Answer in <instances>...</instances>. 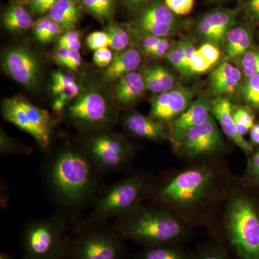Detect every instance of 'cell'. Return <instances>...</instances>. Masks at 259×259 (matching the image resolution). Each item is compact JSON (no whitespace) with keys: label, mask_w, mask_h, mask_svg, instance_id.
Listing matches in <instances>:
<instances>
[{"label":"cell","mask_w":259,"mask_h":259,"mask_svg":"<svg viewBox=\"0 0 259 259\" xmlns=\"http://www.w3.org/2000/svg\"><path fill=\"white\" fill-rule=\"evenodd\" d=\"M212 161L197 162L159 182L152 180L146 199L192 227L205 224L212 207L228 190L223 172Z\"/></svg>","instance_id":"1"},{"label":"cell","mask_w":259,"mask_h":259,"mask_svg":"<svg viewBox=\"0 0 259 259\" xmlns=\"http://www.w3.org/2000/svg\"><path fill=\"white\" fill-rule=\"evenodd\" d=\"M42 162L44 183L49 197L69 221H79L102 189V173L83 146L48 150Z\"/></svg>","instance_id":"2"},{"label":"cell","mask_w":259,"mask_h":259,"mask_svg":"<svg viewBox=\"0 0 259 259\" xmlns=\"http://www.w3.org/2000/svg\"><path fill=\"white\" fill-rule=\"evenodd\" d=\"M114 226L125 239L144 248L183 245L192 236V227L168 209L140 204L114 220Z\"/></svg>","instance_id":"3"},{"label":"cell","mask_w":259,"mask_h":259,"mask_svg":"<svg viewBox=\"0 0 259 259\" xmlns=\"http://www.w3.org/2000/svg\"><path fill=\"white\" fill-rule=\"evenodd\" d=\"M221 244L236 259H259V206L245 190L228 191Z\"/></svg>","instance_id":"4"},{"label":"cell","mask_w":259,"mask_h":259,"mask_svg":"<svg viewBox=\"0 0 259 259\" xmlns=\"http://www.w3.org/2000/svg\"><path fill=\"white\" fill-rule=\"evenodd\" d=\"M146 173H136L102 187L88 214L74 226L73 233L97 223L123 215L147 198L151 181Z\"/></svg>","instance_id":"5"},{"label":"cell","mask_w":259,"mask_h":259,"mask_svg":"<svg viewBox=\"0 0 259 259\" xmlns=\"http://www.w3.org/2000/svg\"><path fill=\"white\" fill-rule=\"evenodd\" d=\"M69 221L62 214L28 221L21 233L23 259H65L69 249Z\"/></svg>","instance_id":"6"},{"label":"cell","mask_w":259,"mask_h":259,"mask_svg":"<svg viewBox=\"0 0 259 259\" xmlns=\"http://www.w3.org/2000/svg\"><path fill=\"white\" fill-rule=\"evenodd\" d=\"M65 259H125L123 238L114 224L97 223L74 233Z\"/></svg>","instance_id":"7"},{"label":"cell","mask_w":259,"mask_h":259,"mask_svg":"<svg viewBox=\"0 0 259 259\" xmlns=\"http://www.w3.org/2000/svg\"><path fill=\"white\" fill-rule=\"evenodd\" d=\"M90 133L82 141V146L102 174L122 171L129 166L135 151L124 138L105 129Z\"/></svg>","instance_id":"8"},{"label":"cell","mask_w":259,"mask_h":259,"mask_svg":"<svg viewBox=\"0 0 259 259\" xmlns=\"http://www.w3.org/2000/svg\"><path fill=\"white\" fill-rule=\"evenodd\" d=\"M2 114L5 120L30 134L42 151L50 148L54 125L47 110L21 97H13L3 102Z\"/></svg>","instance_id":"9"},{"label":"cell","mask_w":259,"mask_h":259,"mask_svg":"<svg viewBox=\"0 0 259 259\" xmlns=\"http://www.w3.org/2000/svg\"><path fill=\"white\" fill-rule=\"evenodd\" d=\"M173 147L177 156L194 163L211 161L226 151L224 139L212 115L202 125L187 131Z\"/></svg>","instance_id":"10"},{"label":"cell","mask_w":259,"mask_h":259,"mask_svg":"<svg viewBox=\"0 0 259 259\" xmlns=\"http://www.w3.org/2000/svg\"><path fill=\"white\" fill-rule=\"evenodd\" d=\"M67 117L75 125L90 132L106 129L115 117L106 99L94 91L85 93L71 104Z\"/></svg>","instance_id":"11"},{"label":"cell","mask_w":259,"mask_h":259,"mask_svg":"<svg viewBox=\"0 0 259 259\" xmlns=\"http://www.w3.org/2000/svg\"><path fill=\"white\" fill-rule=\"evenodd\" d=\"M135 24L144 35L166 37L180 31L183 22L163 0H151L139 10Z\"/></svg>","instance_id":"12"},{"label":"cell","mask_w":259,"mask_h":259,"mask_svg":"<svg viewBox=\"0 0 259 259\" xmlns=\"http://www.w3.org/2000/svg\"><path fill=\"white\" fill-rule=\"evenodd\" d=\"M7 74L28 90L37 88L40 79V65L28 48L15 47L5 51L2 61Z\"/></svg>","instance_id":"13"},{"label":"cell","mask_w":259,"mask_h":259,"mask_svg":"<svg viewBox=\"0 0 259 259\" xmlns=\"http://www.w3.org/2000/svg\"><path fill=\"white\" fill-rule=\"evenodd\" d=\"M240 8H214L201 15L194 30L199 38L223 47L227 34L236 25Z\"/></svg>","instance_id":"14"},{"label":"cell","mask_w":259,"mask_h":259,"mask_svg":"<svg viewBox=\"0 0 259 259\" xmlns=\"http://www.w3.org/2000/svg\"><path fill=\"white\" fill-rule=\"evenodd\" d=\"M196 93L194 88L177 86L158 95L151 101L150 117L163 124L171 123L192 105Z\"/></svg>","instance_id":"15"},{"label":"cell","mask_w":259,"mask_h":259,"mask_svg":"<svg viewBox=\"0 0 259 259\" xmlns=\"http://www.w3.org/2000/svg\"><path fill=\"white\" fill-rule=\"evenodd\" d=\"M211 115L210 99L200 96L194 100L185 112L168 124V140L172 146L177 144L187 131L205 122Z\"/></svg>","instance_id":"16"},{"label":"cell","mask_w":259,"mask_h":259,"mask_svg":"<svg viewBox=\"0 0 259 259\" xmlns=\"http://www.w3.org/2000/svg\"><path fill=\"white\" fill-rule=\"evenodd\" d=\"M234 105L229 98L214 97L210 100V112L218 121L223 134L231 142L249 156L254 151L253 146L238 133L233 117Z\"/></svg>","instance_id":"17"},{"label":"cell","mask_w":259,"mask_h":259,"mask_svg":"<svg viewBox=\"0 0 259 259\" xmlns=\"http://www.w3.org/2000/svg\"><path fill=\"white\" fill-rule=\"evenodd\" d=\"M122 123L127 132L138 139L156 142L169 139L168 128L165 124L138 112L127 114Z\"/></svg>","instance_id":"18"},{"label":"cell","mask_w":259,"mask_h":259,"mask_svg":"<svg viewBox=\"0 0 259 259\" xmlns=\"http://www.w3.org/2000/svg\"><path fill=\"white\" fill-rule=\"evenodd\" d=\"M243 77L241 69L224 59L211 74L209 79L211 93L214 97L228 98L233 96L241 90Z\"/></svg>","instance_id":"19"},{"label":"cell","mask_w":259,"mask_h":259,"mask_svg":"<svg viewBox=\"0 0 259 259\" xmlns=\"http://www.w3.org/2000/svg\"><path fill=\"white\" fill-rule=\"evenodd\" d=\"M253 37L251 30L245 25H235L227 34L223 47L225 59L229 61L240 59L253 48Z\"/></svg>","instance_id":"20"},{"label":"cell","mask_w":259,"mask_h":259,"mask_svg":"<svg viewBox=\"0 0 259 259\" xmlns=\"http://www.w3.org/2000/svg\"><path fill=\"white\" fill-rule=\"evenodd\" d=\"M142 63V56L138 49L129 48L114 56L111 64L105 70L104 79L110 81L134 72Z\"/></svg>","instance_id":"21"},{"label":"cell","mask_w":259,"mask_h":259,"mask_svg":"<svg viewBox=\"0 0 259 259\" xmlns=\"http://www.w3.org/2000/svg\"><path fill=\"white\" fill-rule=\"evenodd\" d=\"M79 0H59L49 10V18L62 27L64 30H74L83 12Z\"/></svg>","instance_id":"22"},{"label":"cell","mask_w":259,"mask_h":259,"mask_svg":"<svg viewBox=\"0 0 259 259\" xmlns=\"http://www.w3.org/2000/svg\"><path fill=\"white\" fill-rule=\"evenodd\" d=\"M115 87L116 100L122 105H129L137 100L146 90L141 73L134 71L118 79Z\"/></svg>","instance_id":"23"},{"label":"cell","mask_w":259,"mask_h":259,"mask_svg":"<svg viewBox=\"0 0 259 259\" xmlns=\"http://www.w3.org/2000/svg\"><path fill=\"white\" fill-rule=\"evenodd\" d=\"M146 90L154 94L166 93L177 87V80L169 71L159 65L145 68L141 72Z\"/></svg>","instance_id":"24"},{"label":"cell","mask_w":259,"mask_h":259,"mask_svg":"<svg viewBox=\"0 0 259 259\" xmlns=\"http://www.w3.org/2000/svg\"><path fill=\"white\" fill-rule=\"evenodd\" d=\"M3 27L10 32H22L32 27L34 22L30 13L20 3L10 5L2 15Z\"/></svg>","instance_id":"25"},{"label":"cell","mask_w":259,"mask_h":259,"mask_svg":"<svg viewBox=\"0 0 259 259\" xmlns=\"http://www.w3.org/2000/svg\"><path fill=\"white\" fill-rule=\"evenodd\" d=\"M136 259H194V254L182 245H164L144 248L137 253Z\"/></svg>","instance_id":"26"},{"label":"cell","mask_w":259,"mask_h":259,"mask_svg":"<svg viewBox=\"0 0 259 259\" xmlns=\"http://www.w3.org/2000/svg\"><path fill=\"white\" fill-rule=\"evenodd\" d=\"M83 10L101 22L112 20L117 0H79Z\"/></svg>","instance_id":"27"},{"label":"cell","mask_w":259,"mask_h":259,"mask_svg":"<svg viewBox=\"0 0 259 259\" xmlns=\"http://www.w3.org/2000/svg\"><path fill=\"white\" fill-rule=\"evenodd\" d=\"M165 58L181 75L185 77L190 76L186 64L185 37L180 39L175 45L172 46Z\"/></svg>","instance_id":"28"},{"label":"cell","mask_w":259,"mask_h":259,"mask_svg":"<svg viewBox=\"0 0 259 259\" xmlns=\"http://www.w3.org/2000/svg\"><path fill=\"white\" fill-rule=\"evenodd\" d=\"M106 32L109 35V47L116 52H122L129 49L131 44L128 32L117 24H110L107 26Z\"/></svg>","instance_id":"29"},{"label":"cell","mask_w":259,"mask_h":259,"mask_svg":"<svg viewBox=\"0 0 259 259\" xmlns=\"http://www.w3.org/2000/svg\"><path fill=\"white\" fill-rule=\"evenodd\" d=\"M241 91L247 106L259 110V74L245 79Z\"/></svg>","instance_id":"30"},{"label":"cell","mask_w":259,"mask_h":259,"mask_svg":"<svg viewBox=\"0 0 259 259\" xmlns=\"http://www.w3.org/2000/svg\"><path fill=\"white\" fill-rule=\"evenodd\" d=\"M233 117L238 133L244 137L255 124V115L248 107H235Z\"/></svg>","instance_id":"31"},{"label":"cell","mask_w":259,"mask_h":259,"mask_svg":"<svg viewBox=\"0 0 259 259\" xmlns=\"http://www.w3.org/2000/svg\"><path fill=\"white\" fill-rule=\"evenodd\" d=\"M194 254V259H232L228 251L218 242L199 245Z\"/></svg>","instance_id":"32"},{"label":"cell","mask_w":259,"mask_h":259,"mask_svg":"<svg viewBox=\"0 0 259 259\" xmlns=\"http://www.w3.org/2000/svg\"><path fill=\"white\" fill-rule=\"evenodd\" d=\"M239 61L244 79L259 74V49L252 48L242 56Z\"/></svg>","instance_id":"33"},{"label":"cell","mask_w":259,"mask_h":259,"mask_svg":"<svg viewBox=\"0 0 259 259\" xmlns=\"http://www.w3.org/2000/svg\"><path fill=\"white\" fill-rule=\"evenodd\" d=\"M79 92V86L78 83H74L64 89L59 95H56L55 100L53 102L52 108L56 114L62 112L65 107L73 99L77 96Z\"/></svg>","instance_id":"34"},{"label":"cell","mask_w":259,"mask_h":259,"mask_svg":"<svg viewBox=\"0 0 259 259\" xmlns=\"http://www.w3.org/2000/svg\"><path fill=\"white\" fill-rule=\"evenodd\" d=\"M74 83H76V77L74 74L63 71H56L52 74L51 90L53 94L56 96L66 87Z\"/></svg>","instance_id":"35"},{"label":"cell","mask_w":259,"mask_h":259,"mask_svg":"<svg viewBox=\"0 0 259 259\" xmlns=\"http://www.w3.org/2000/svg\"><path fill=\"white\" fill-rule=\"evenodd\" d=\"M81 47L80 33L76 30H71L65 32L59 37L58 48H64L70 51H79Z\"/></svg>","instance_id":"36"},{"label":"cell","mask_w":259,"mask_h":259,"mask_svg":"<svg viewBox=\"0 0 259 259\" xmlns=\"http://www.w3.org/2000/svg\"><path fill=\"white\" fill-rule=\"evenodd\" d=\"M30 150L19 146L5 133L1 132V154H28Z\"/></svg>","instance_id":"37"},{"label":"cell","mask_w":259,"mask_h":259,"mask_svg":"<svg viewBox=\"0 0 259 259\" xmlns=\"http://www.w3.org/2000/svg\"><path fill=\"white\" fill-rule=\"evenodd\" d=\"M166 6L178 16L190 14L194 6V0H163Z\"/></svg>","instance_id":"38"},{"label":"cell","mask_w":259,"mask_h":259,"mask_svg":"<svg viewBox=\"0 0 259 259\" xmlns=\"http://www.w3.org/2000/svg\"><path fill=\"white\" fill-rule=\"evenodd\" d=\"M211 68H212V66L207 62L203 56L197 49L190 61V71L191 76L205 74Z\"/></svg>","instance_id":"39"},{"label":"cell","mask_w":259,"mask_h":259,"mask_svg":"<svg viewBox=\"0 0 259 259\" xmlns=\"http://www.w3.org/2000/svg\"><path fill=\"white\" fill-rule=\"evenodd\" d=\"M221 48L211 44L209 42H204L197 51L203 56L204 59L207 60L211 66H214L217 64L221 59Z\"/></svg>","instance_id":"40"},{"label":"cell","mask_w":259,"mask_h":259,"mask_svg":"<svg viewBox=\"0 0 259 259\" xmlns=\"http://www.w3.org/2000/svg\"><path fill=\"white\" fill-rule=\"evenodd\" d=\"M109 35L106 31L93 32L87 37V44L88 47L94 51L101 48L109 47Z\"/></svg>","instance_id":"41"},{"label":"cell","mask_w":259,"mask_h":259,"mask_svg":"<svg viewBox=\"0 0 259 259\" xmlns=\"http://www.w3.org/2000/svg\"><path fill=\"white\" fill-rule=\"evenodd\" d=\"M113 58L111 50L108 47H104L95 51L93 60L99 67L107 68L111 64Z\"/></svg>","instance_id":"42"},{"label":"cell","mask_w":259,"mask_h":259,"mask_svg":"<svg viewBox=\"0 0 259 259\" xmlns=\"http://www.w3.org/2000/svg\"><path fill=\"white\" fill-rule=\"evenodd\" d=\"M248 20L253 23H259V0H246L243 8Z\"/></svg>","instance_id":"43"},{"label":"cell","mask_w":259,"mask_h":259,"mask_svg":"<svg viewBox=\"0 0 259 259\" xmlns=\"http://www.w3.org/2000/svg\"><path fill=\"white\" fill-rule=\"evenodd\" d=\"M171 47V40L168 38V37H163L158 45L153 47L151 50L148 51L146 54L152 56L153 58L160 59V58L166 56L167 53L169 51Z\"/></svg>","instance_id":"44"},{"label":"cell","mask_w":259,"mask_h":259,"mask_svg":"<svg viewBox=\"0 0 259 259\" xmlns=\"http://www.w3.org/2000/svg\"><path fill=\"white\" fill-rule=\"evenodd\" d=\"M52 21L53 20L48 16L42 17V18L37 19L36 21L34 22L32 27V31H33L34 36L37 40L40 38L44 32L50 26Z\"/></svg>","instance_id":"45"},{"label":"cell","mask_w":259,"mask_h":259,"mask_svg":"<svg viewBox=\"0 0 259 259\" xmlns=\"http://www.w3.org/2000/svg\"><path fill=\"white\" fill-rule=\"evenodd\" d=\"M64 30L62 27L59 24L56 22L52 21L50 26L47 28V30L44 32L38 41L41 42H49L51 41L53 39L55 38L58 35H60L61 32Z\"/></svg>","instance_id":"46"},{"label":"cell","mask_w":259,"mask_h":259,"mask_svg":"<svg viewBox=\"0 0 259 259\" xmlns=\"http://www.w3.org/2000/svg\"><path fill=\"white\" fill-rule=\"evenodd\" d=\"M81 65V56L79 51H71L65 66L72 71H77Z\"/></svg>","instance_id":"47"},{"label":"cell","mask_w":259,"mask_h":259,"mask_svg":"<svg viewBox=\"0 0 259 259\" xmlns=\"http://www.w3.org/2000/svg\"><path fill=\"white\" fill-rule=\"evenodd\" d=\"M163 38V37L154 36V35H144V37L141 39V47L145 54L158 45Z\"/></svg>","instance_id":"48"},{"label":"cell","mask_w":259,"mask_h":259,"mask_svg":"<svg viewBox=\"0 0 259 259\" xmlns=\"http://www.w3.org/2000/svg\"><path fill=\"white\" fill-rule=\"evenodd\" d=\"M70 50L64 48H58L54 55V59L57 64L65 66L70 54Z\"/></svg>","instance_id":"49"},{"label":"cell","mask_w":259,"mask_h":259,"mask_svg":"<svg viewBox=\"0 0 259 259\" xmlns=\"http://www.w3.org/2000/svg\"><path fill=\"white\" fill-rule=\"evenodd\" d=\"M151 0H125L126 5L131 10H139Z\"/></svg>","instance_id":"50"},{"label":"cell","mask_w":259,"mask_h":259,"mask_svg":"<svg viewBox=\"0 0 259 259\" xmlns=\"http://www.w3.org/2000/svg\"><path fill=\"white\" fill-rule=\"evenodd\" d=\"M250 144L259 147V122L255 123L250 132Z\"/></svg>","instance_id":"51"},{"label":"cell","mask_w":259,"mask_h":259,"mask_svg":"<svg viewBox=\"0 0 259 259\" xmlns=\"http://www.w3.org/2000/svg\"><path fill=\"white\" fill-rule=\"evenodd\" d=\"M46 0H28V5L32 13L38 15L39 11Z\"/></svg>","instance_id":"52"},{"label":"cell","mask_w":259,"mask_h":259,"mask_svg":"<svg viewBox=\"0 0 259 259\" xmlns=\"http://www.w3.org/2000/svg\"><path fill=\"white\" fill-rule=\"evenodd\" d=\"M247 182L251 187H258L259 186V171L256 174H255L251 178L247 180Z\"/></svg>","instance_id":"53"},{"label":"cell","mask_w":259,"mask_h":259,"mask_svg":"<svg viewBox=\"0 0 259 259\" xmlns=\"http://www.w3.org/2000/svg\"><path fill=\"white\" fill-rule=\"evenodd\" d=\"M0 259H15L11 256V255L8 254V253L1 252L0 253Z\"/></svg>","instance_id":"54"},{"label":"cell","mask_w":259,"mask_h":259,"mask_svg":"<svg viewBox=\"0 0 259 259\" xmlns=\"http://www.w3.org/2000/svg\"><path fill=\"white\" fill-rule=\"evenodd\" d=\"M206 1L209 3H218L225 1V0H206Z\"/></svg>","instance_id":"55"}]
</instances>
